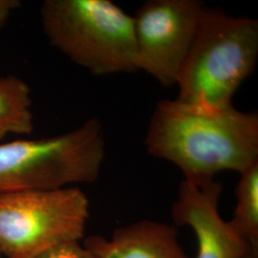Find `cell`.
Segmentation results:
<instances>
[{
    "label": "cell",
    "mask_w": 258,
    "mask_h": 258,
    "mask_svg": "<svg viewBox=\"0 0 258 258\" xmlns=\"http://www.w3.org/2000/svg\"><path fill=\"white\" fill-rule=\"evenodd\" d=\"M40 17L50 43L94 76L137 71L134 19L110 0H46Z\"/></svg>",
    "instance_id": "obj_3"
},
{
    "label": "cell",
    "mask_w": 258,
    "mask_h": 258,
    "mask_svg": "<svg viewBox=\"0 0 258 258\" xmlns=\"http://www.w3.org/2000/svg\"><path fill=\"white\" fill-rule=\"evenodd\" d=\"M178 233L174 224L142 220L118 228L110 239L91 235L83 247L96 258H188Z\"/></svg>",
    "instance_id": "obj_8"
},
{
    "label": "cell",
    "mask_w": 258,
    "mask_h": 258,
    "mask_svg": "<svg viewBox=\"0 0 258 258\" xmlns=\"http://www.w3.org/2000/svg\"><path fill=\"white\" fill-rule=\"evenodd\" d=\"M222 191L219 182L198 186L183 181L172 206L176 227L188 226L198 241L197 258H243L251 247L222 218L218 204Z\"/></svg>",
    "instance_id": "obj_7"
},
{
    "label": "cell",
    "mask_w": 258,
    "mask_h": 258,
    "mask_svg": "<svg viewBox=\"0 0 258 258\" xmlns=\"http://www.w3.org/2000/svg\"><path fill=\"white\" fill-rule=\"evenodd\" d=\"M31 88L14 75L0 78V142L8 135H28L34 131Z\"/></svg>",
    "instance_id": "obj_9"
},
{
    "label": "cell",
    "mask_w": 258,
    "mask_h": 258,
    "mask_svg": "<svg viewBox=\"0 0 258 258\" xmlns=\"http://www.w3.org/2000/svg\"><path fill=\"white\" fill-rule=\"evenodd\" d=\"M145 145L178 166L187 183L203 186L223 170L239 173L258 162V117L233 105L209 109L176 100L157 103Z\"/></svg>",
    "instance_id": "obj_1"
},
{
    "label": "cell",
    "mask_w": 258,
    "mask_h": 258,
    "mask_svg": "<svg viewBox=\"0 0 258 258\" xmlns=\"http://www.w3.org/2000/svg\"><path fill=\"white\" fill-rule=\"evenodd\" d=\"M104 137L96 118L50 138L0 144V194L91 184L100 175Z\"/></svg>",
    "instance_id": "obj_4"
},
{
    "label": "cell",
    "mask_w": 258,
    "mask_h": 258,
    "mask_svg": "<svg viewBox=\"0 0 258 258\" xmlns=\"http://www.w3.org/2000/svg\"><path fill=\"white\" fill-rule=\"evenodd\" d=\"M243 258H258V250L250 249L249 252Z\"/></svg>",
    "instance_id": "obj_13"
},
{
    "label": "cell",
    "mask_w": 258,
    "mask_h": 258,
    "mask_svg": "<svg viewBox=\"0 0 258 258\" xmlns=\"http://www.w3.org/2000/svg\"><path fill=\"white\" fill-rule=\"evenodd\" d=\"M89 200L77 187L0 194V249L7 258H36L84 236Z\"/></svg>",
    "instance_id": "obj_5"
},
{
    "label": "cell",
    "mask_w": 258,
    "mask_h": 258,
    "mask_svg": "<svg viewBox=\"0 0 258 258\" xmlns=\"http://www.w3.org/2000/svg\"><path fill=\"white\" fill-rule=\"evenodd\" d=\"M204 5L197 0H149L136 12V68L164 87L177 84Z\"/></svg>",
    "instance_id": "obj_6"
},
{
    "label": "cell",
    "mask_w": 258,
    "mask_h": 258,
    "mask_svg": "<svg viewBox=\"0 0 258 258\" xmlns=\"http://www.w3.org/2000/svg\"><path fill=\"white\" fill-rule=\"evenodd\" d=\"M0 254H1V249H0Z\"/></svg>",
    "instance_id": "obj_14"
},
{
    "label": "cell",
    "mask_w": 258,
    "mask_h": 258,
    "mask_svg": "<svg viewBox=\"0 0 258 258\" xmlns=\"http://www.w3.org/2000/svg\"><path fill=\"white\" fill-rule=\"evenodd\" d=\"M36 258H96L79 242H69L55 246Z\"/></svg>",
    "instance_id": "obj_11"
},
{
    "label": "cell",
    "mask_w": 258,
    "mask_h": 258,
    "mask_svg": "<svg viewBox=\"0 0 258 258\" xmlns=\"http://www.w3.org/2000/svg\"><path fill=\"white\" fill-rule=\"evenodd\" d=\"M235 196L236 207L229 222L251 249L258 250V162L240 173Z\"/></svg>",
    "instance_id": "obj_10"
},
{
    "label": "cell",
    "mask_w": 258,
    "mask_h": 258,
    "mask_svg": "<svg viewBox=\"0 0 258 258\" xmlns=\"http://www.w3.org/2000/svg\"><path fill=\"white\" fill-rule=\"evenodd\" d=\"M19 4L20 2L17 0H0V28L5 25L12 12L19 7Z\"/></svg>",
    "instance_id": "obj_12"
},
{
    "label": "cell",
    "mask_w": 258,
    "mask_h": 258,
    "mask_svg": "<svg viewBox=\"0 0 258 258\" xmlns=\"http://www.w3.org/2000/svg\"><path fill=\"white\" fill-rule=\"evenodd\" d=\"M257 58V20L204 7L177 82V100L209 109L230 107Z\"/></svg>",
    "instance_id": "obj_2"
}]
</instances>
